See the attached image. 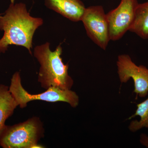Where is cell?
Listing matches in <instances>:
<instances>
[{
	"label": "cell",
	"instance_id": "obj_7",
	"mask_svg": "<svg viewBox=\"0 0 148 148\" xmlns=\"http://www.w3.org/2000/svg\"><path fill=\"white\" fill-rule=\"evenodd\" d=\"M118 73L121 83H126L130 78L134 82V92L141 98L148 93V69L145 66H138L127 54L119 56L117 61Z\"/></svg>",
	"mask_w": 148,
	"mask_h": 148
},
{
	"label": "cell",
	"instance_id": "obj_11",
	"mask_svg": "<svg viewBox=\"0 0 148 148\" xmlns=\"http://www.w3.org/2000/svg\"><path fill=\"white\" fill-rule=\"evenodd\" d=\"M136 112L128 119H131L137 116L140 117L139 121H132L129 126V129L132 132H136L143 127L148 128V98L145 101L137 105Z\"/></svg>",
	"mask_w": 148,
	"mask_h": 148
},
{
	"label": "cell",
	"instance_id": "obj_2",
	"mask_svg": "<svg viewBox=\"0 0 148 148\" xmlns=\"http://www.w3.org/2000/svg\"><path fill=\"white\" fill-rule=\"evenodd\" d=\"M62 53L61 45L53 51L51 50L49 42L35 47L34 56L40 65L38 81L46 90L51 87L71 90L73 84V80L68 73L69 65L63 62Z\"/></svg>",
	"mask_w": 148,
	"mask_h": 148
},
{
	"label": "cell",
	"instance_id": "obj_4",
	"mask_svg": "<svg viewBox=\"0 0 148 148\" xmlns=\"http://www.w3.org/2000/svg\"><path fill=\"white\" fill-rule=\"evenodd\" d=\"M21 81L20 73L16 72L12 77L9 87L10 92L21 108H26L28 103L34 101L51 103L65 102L73 108L78 106L79 97L75 92L71 90H63L58 88L51 87L42 93L31 94L24 89Z\"/></svg>",
	"mask_w": 148,
	"mask_h": 148
},
{
	"label": "cell",
	"instance_id": "obj_15",
	"mask_svg": "<svg viewBox=\"0 0 148 148\" xmlns=\"http://www.w3.org/2000/svg\"></svg>",
	"mask_w": 148,
	"mask_h": 148
},
{
	"label": "cell",
	"instance_id": "obj_14",
	"mask_svg": "<svg viewBox=\"0 0 148 148\" xmlns=\"http://www.w3.org/2000/svg\"><path fill=\"white\" fill-rule=\"evenodd\" d=\"M11 2H14V0H11Z\"/></svg>",
	"mask_w": 148,
	"mask_h": 148
},
{
	"label": "cell",
	"instance_id": "obj_8",
	"mask_svg": "<svg viewBox=\"0 0 148 148\" xmlns=\"http://www.w3.org/2000/svg\"><path fill=\"white\" fill-rule=\"evenodd\" d=\"M48 8L60 14L71 21H81L86 8L80 0H45Z\"/></svg>",
	"mask_w": 148,
	"mask_h": 148
},
{
	"label": "cell",
	"instance_id": "obj_9",
	"mask_svg": "<svg viewBox=\"0 0 148 148\" xmlns=\"http://www.w3.org/2000/svg\"><path fill=\"white\" fill-rule=\"evenodd\" d=\"M17 106L8 86L0 85V132L5 125L6 120L12 115Z\"/></svg>",
	"mask_w": 148,
	"mask_h": 148
},
{
	"label": "cell",
	"instance_id": "obj_5",
	"mask_svg": "<svg viewBox=\"0 0 148 148\" xmlns=\"http://www.w3.org/2000/svg\"><path fill=\"white\" fill-rule=\"evenodd\" d=\"M81 21L90 39L106 50L111 40L108 21L103 7L96 5L86 8Z\"/></svg>",
	"mask_w": 148,
	"mask_h": 148
},
{
	"label": "cell",
	"instance_id": "obj_13",
	"mask_svg": "<svg viewBox=\"0 0 148 148\" xmlns=\"http://www.w3.org/2000/svg\"><path fill=\"white\" fill-rule=\"evenodd\" d=\"M1 52H3V51L1 50V49H0V53H1Z\"/></svg>",
	"mask_w": 148,
	"mask_h": 148
},
{
	"label": "cell",
	"instance_id": "obj_12",
	"mask_svg": "<svg viewBox=\"0 0 148 148\" xmlns=\"http://www.w3.org/2000/svg\"><path fill=\"white\" fill-rule=\"evenodd\" d=\"M140 141L142 145L148 148V137L147 135L142 134L140 136Z\"/></svg>",
	"mask_w": 148,
	"mask_h": 148
},
{
	"label": "cell",
	"instance_id": "obj_1",
	"mask_svg": "<svg viewBox=\"0 0 148 148\" xmlns=\"http://www.w3.org/2000/svg\"><path fill=\"white\" fill-rule=\"evenodd\" d=\"M43 24L42 18L30 15L25 4L11 2L5 14L0 16V29L4 31L0 39V49L4 52L8 45L21 46L32 54L34 34Z\"/></svg>",
	"mask_w": 148,
	"mask_h": 148
},
{
	"label": "cell",
	"instance_id": "obj_3",
	"mask_svg": "<svg viewBox=\"0 0 148 148\" xmlns=\"http://www.w3.org/2000/svg\"><path fill=\"white\" fill-rule=\"evenodd\" d=\"M44 133L39 118L33 117L21 123L5 125L0 132V146L3 148H34Z\"/></svg>",
	"mask_w": 148,
	"mask_h": 148
},
{
	"label": "cell",
	"instance_id": "obj_6",
	"mask_svg": "<svg viewBox=\"0 0 148 148\" xmlns=\"http://www.w3.org/2000/svg\"><path fill=\"white\" fill-rule=\"evenodd\" d=\"M138 4V0H121L117 7L106 14L111 40L120 39L130 31L135 20Z\"/></svg>",
	"mask_w": 148,
	"mask_h": 148
},
{
	"label": "cell",
	"instance_id": "obj_10",
	"mask_svg": "<svg viewBox=\"0 0 148 148\" xmlns=\"http://www.w3.org/2000/svg\"><path fill=\"white\" fill-rule=\"evenodd\" d=\"M129 31L143 39H148V1L138 4L135 20Z\"/></svg>",
	"mask_w": 148,
	"mask_h": 148
}]
</instances>
